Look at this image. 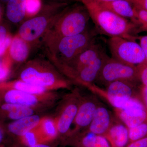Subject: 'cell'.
<instances>
[{"mask_svg": "<svg viewBox=\"0 0 147 147\" xmlns=\"http://www.w3.org/2000/svg\"><path fill=\"white\" fill-rule=\"evenodd\" d=\"M11 147H57L55 146H52L50 144H46V143H42V144H38L35 145L30 147H26L22 146L15 142L11 146Z\"/></svg>", "mask_w": 147, "mask_h": 147, "instance_id": "37", "label": "cell"}, {"mask_svg": "<svg viewBox=\"0 0 147 147\" xmlns=\"http://www.w3.org/2000/svg\"><path fill=\"white\" fill-rule=\"evenodd\" d=\"M58 98V95L52 91L32 94L15 90H0V103L23 105L38 110L49 108Z\"/></svg>", "mask_w": 147, "mask_h": 147, "instance_id": "6", "label": "cell"}, {"mask_svg": "<svg viewBox=\"0 0 147 147\" xmlns=\"http://www.w3.org/2000/svg\"><path fill=\"white\" fill-rule=\"evenodd\" d=\"M102 40L96 38L86 49L68 63L57 66L58 68L65 76L72 80L75 72L89 64L105 51Z\"/></svg>", "mask_w": 147, "mask_h": 147, "instance_id": "10", "label": "cell"}, {"mask_svg": "<svg viewBox=\"0 0 147 147\" xmlns=\"http://www.w3.org/2000/svg\"><path fill=\"white\" fill-rule=\"evenodd\" d=\"M12 62L7 53L0 57V83L5 82L11 72Z\"/></svg>", "mask_w": 147, "mask_h": 147, "instance_id": "27", "label": "cell"}, {"mask_svg": "<svg viewBox=\"0 0 147 147\" xmlns=\"http://www.w3.org/2000/svg\"><path fill=\"white\" fill-rule=\"evenodd\" d=\"M115 110L118 117L128 128L137 126L147 121V110L144 106Z\"/></svg>", "mask_w": 147, "mask_h": 147, "instance_id": "18", "label": "cell"}, {"mask_svg": "<svg viewBox=\"0 0 147 147\" xmlns=\"http://www.w3.org/2000/svg\"><path fill=\"white\" fill-rule=\"evenodd\" d=\"M7 135L5 125L0 121V145H5Z\"/></svg>", "mask_w": 147, "mask_h": 147, "instance_id": "34", "label": "cell"}, {"mask_svg": "<svg viewBox=\"0 0 147 147\" xmlns=\"http://www.w3.org/2000/svg\"><path fill=\"white\" fill-rule=\"evenodd\" d=\"M38 125L23 136L16 138V143L26 147H30L45 143Z\"/></svg>", "mask_w": 147, "mask_h": 147, "instance_id": "25", "label": "cell"}, {"mask_svg": "<svg viewBox=\"0 0 147 147\" xmlns=\"http://www.w3.org/2000/svg\"><path fill=\"white\" fill-rule=\"evenodd\" d=\"M89 13L98 33L110 37L119 36L135 40L138 26L94 3H83Z\"/></svg>", "mask_w": 147, "mask_h": 147, "instance_id": "1", "label": "cell"}, {"mask_svg": "<svg viewBox=\"0 0 147 147\" xmlns=\"http://www.w3.org/2000/svg\"><path fill=\"white\" fill-rule=\"evenodd\" d=\"M68 5L67 3L53 2L43 6L37 14L22 24L18 35L28 44L35 42L42 36H45L61 11Z\"/></svg>", "mask_w": 147, "mask_h": 147, "instance_id": "5", "label": "cell"}, {"mask_svg": "<svg viewBox=\"0 0 147 147\" xmlns=\"http://www.w3.org/2000/svg\"><path fill=\"white\" fill-rule=\"evenodd\" d=\"M134 8L138 26L136 34L143 32H147V11L137 8L134 7Z\"/></svg>", "mask_w": 147, "mask_h": 147, "instance_id": "28", "label": "cell"}, {"mask_svg": "<svg viewBox=\"0 0 147 147\" xmlns=\"http://www.w3.org/2000/svg\"><path fill=\"white\" fill-rule=\"evenodd\" d=\"M134 7L147 11V0H133Z\"/></svg>", "mask_w": 147, "mask_h": 147, "instance_id": "36", "label": "cell"}, {"mask_svg": "<svg viewBox=\"0 0 147 147\" xmlns=\"http://www.w3.org/2000/svg\"><path fill=\"white\" fill-rule=\"evenodd\" d=\"M108 43L112 57L117 60L136 66L146 61L142 47L135 40L113 37Z\"/></svg>", "mask_w": 147, "mask_h": 147, "instance_id": "7", "label": "cell"}, {"mask_svg": "<svg viewBox=\"0 0 147 147\" xmlns=\"http://www.w3.org/2000/svg\"><path fill=\"white\" fill-rule=\"evenodd\" d=\"M108 57L106 51L103 52L89 64L76 71L72 80L84 86L88 84H93Z\"/></svg>", "mask_w": 147, "mask_h": 147, "instance_id": "14", "label": "cell"}, {"mask_svg": "<svg viewBox=\"0 0 147 147\" xmlns=\"http://www.w3.org/2000/svg\"><path fill=\"white\" fill-rule=\"evenodd\" d=\"M54 1L55 2L67 3L69 4L71 2L82 3L81 0H54Z\"/></svg>", "mask_w": 147, "mask_h": 147, "instance_id": "39", "label": "cell"}, {"mask_svg": "<svg viewBox=\"0 0 147 147\" xmlns=\"http://www.w3.org/2000/svg\"><path fill=\"white\" fill-rule=\"evenodd\" d=\"M37 109L32 107L9 103H0V121H11L35 115ZM10 121V122H11Z\"/></svg>", "mask_w": 147, "mask_h": 147, "instance_id": "17", "label": "cell"}, {"mask_svg": "<svg viewBox=\"0 0 147 147\" xmlns=\"http://www.w3.org/2000/svg\"><path fill=\"white\" fill-rule=\"evenodd\" d=\"M15 90L32 94H41L49 91L42 87L35 86L20 79L0 83V90Z\"/></svg>", "mask_w": 147, "mask_h": 147, "instance_id": "22", "label": "cell"}, {"mask_svg": "<svg viewBox=\"0 0 147 147\" xmlns=\"http://www.w3.org/2000/svg\"><path fill=\"white\" fill-rule=\"evenodd\" d=\"M43 117L35 114L11 121L5 125L7 134L16 139L21 137L37 126Z\"/></svg>", "mask_w": 147, "mask_h": 147, "instance_id": "16", "label": "cell"}, {"mask_svg": "<svg viewBox=\"0 0 147 147\" xmlns=\"http://www.w3.org/2000/svg\"><path fill=\"white\" fill-rule=\"evenodd\" d=\"M128 130L129 143L147 137V121Z\"/></svg>", "mask_w": 147, "mask_h": 147, "instance_id": "26", "label": "cell"}, {"mask_svg": "<svg viewBox=\"0 0 147 147\" xmlns=\"http://www.w3.org/2000/svg\"><path fill=\"white\" fill-rule=\"evenodd\" d=\"M139 81L142 85L147 87V61L137 66Z\"/></svg>", "mask_w": 147, "mask_h": 147, "instance_id": "30", "label": "cell"}, {"mask_svg": "<svg viewBox=\"0 0 147 147\" xmlns=\"http://www.w3.org/2000/svg\"><path fill=\"white\" fill-rule=\"evenodd\" d=\"M96 4L119 16L130 20L137 25L134 5L130 2L127 0H116Z\"/></svg>", "mask_w": 147, "mask_h": 147, "instance_id": "19", "label": "cell"}, {"mask_svg": "<svg viewBox=\"0 0 147 147\" xmlns=\"http://www.w3.org/2000/svg\"><path fill=\"white\" fill-rule=\"evenodd\" d=\"M28 43L18 35L13 37L7 51V55L13 62L21 63L26 60L28 56Z\"/></svg>", "mask_w": 147, "mask_h": 147, "instance_id": "21", "label": "cell"}, {"mask_svg": "<svg viewBox=\"0 0 147 147\" xmlns=\"http://www.w3.org/2000/svg\"><path fill=\"white\" fill-rule=\"evenodd\" d=\"M139 98L147 110V87L142 85L139 88Z\"/></svg>", "mask_w": 147, "mask_h": 147, "instance_id": "31", "label": "cell"}, {"mask_svg": "<svg viewBox=\"0 0 147 147\" xmlns=\"http://www.w3.org/2000/svg\"><path fill=\"white\" fill-rule=\"evenodd\" d=\"M26 0H9L6 13L10 22L15 24L19 23L26 16Z\"/></svg>", "mask_w": 147, "mask_h": 147, "instance_id": "23", "label": "cell"}, {"mask_svg": "<svg viewBox=\"0 0 147 147\" xmlns=\"http://www.w3.org/2000/svg\"><path fill=\"white\" fill-rule=\"evenodd\" d=\"M38 126L44 143L50 144L54 141H58L59 135L54 118L43 117Z\"/></svg>", "mask_w": 147, "mask_h": 147, "instance_id": "24", "label": "cell"}, {"mask_svg": "<svg viewBox=\"0 0 147 147\" xmlns=\"http://www.w3.org/2000/svg\"><path fill=\"white\" fill-rule=\"evenodd\" d=\"M116 1V0H81L82 3H99L107 2L112 1ZM133 4V0H127Z\"/></svg>", "mask_w": 147, "mask_h": 147, "instance_id": "38", "label": "cell"}, {"mask_svg": "<svg viewBox=\"0 0 147 147\" xmlns=\"http://www.w3.org/2000/svg\"><path fill=\"white\" fill-rule=\"evenodd\" d=\"M99 105L97 100L94 96L82 97L74 121V127L68 136L86 130L90 124Z\"/></svg>", "mask_w": 147, "mask_h": 147, "instance_id": "12", "label": "cell"}, {"mask_svg": "<svg viewBox=\"0 0 147 147\" xmlns=\"http://www.w3.org/2000/svg\"><path fill=\"white\" fill-rule=\"evenodd\" d=\"M104 136L111 147H126L129 143L128 128L124 124L114 122Z\"/></svg>", "mask_w": 147, "mask_h": 147, "instance_id": "20", "label": "cell"}, {"mask_svg": "<svg viewBox=\"0 0 147 147\" xmlns=\"http://www.w3.org/2000/svg\"><path fill=\"white\" fill-rule=\"evenodd\" d=\"M82 97L76 90L67 95L64 98L57 114L54 118L57 128L59 142L69 135Z\"/></svg>", "mask_w": 147, "mask_h": 147, "instance_id": "9", "label": "cell"}, {"mask_svg": "<svg viewBox=\"0 0 147 147\" xmlns=\"http://www.w3.org/2000/svg\"><path fill=\"white\" fill-rule=\"evenodd\" d=\"M136 85L127 81H117L106 85L105 90L101 89L94 84H87L86 87L104 98L109 102L115 99L139 97L136 94Z\"/></svg>", "mask_w": 147, "mask_h": 147, "instance_id": "11", "label": "cell"}, {"mask_svg": "<svg viewBox=\"0 0 147 147\" xmlns=\"http://www.w3.org/2000/svg\"><path fill=\"white\" fill-rule=\"evenodd\" d=\"M41 6L40 0H26V13L28 16H35L39 12Z\"/></svg>", "mask_w": 147, "mask_h": 147, "instance_id": "29", "label": "cell"}, {"mask_svg": "<svg viewBox=\"0 0 147 147\" xmlns=\"http://www.w3.org/2000/svg\"><path fill=\"white\" fill-rule=\"evenodd\" d=\"M114 122L110 111L99 105L89 126L83 131L104 136Z\"/></svg>", "mask_w": 147, "mask_h": 147, "instance_id": "15", "label": "cell"}, {"mask_svg": "<svg viewBox=\"0 0 147 147\" xmlns=\"http://www.w3.org/2000/svg\"><path fill=\"white\" fill-rule=\"evenodd\" d=\"M117 81H127L135 84L140 82L137 67L123 63L109 57L96 82L106 86Z\"/></svg>", "mask_w": 147, "mask_h": 147, "instance_id": "8", "label": "cell"}, {"mask_svg": "<svg viewBox=\"0 0 147 147\" xmlns=\"http://www.w3.org/2000/svg\"><path fill=\"white\" fill-rule=\"evenodd\" d=\"M63 146L111 147L104 136L82 131L69 135L59 142Z\"/></svg>", "mask_w": 147, "mask_h": 147, "instance_id": "13", "label": "cell"}, {"mask_svg": "<svg viewBox=\"0 0 147 147\" xmlns=\"http://www.w3.org/2000/svg\"><path fill=\"white\" fill-rule=\"evenodd\" d=\"M9 35L5 27L0 26V47L4 44Z\"/></svg>", "mask_w": 147, "mask_h": 147, "instance_id": "35", "label": "cell"}, {"mask_svg": "<svg viewBox=\"0 0 147 147\" xmlns=\"http://www.w3.org/2000/svg\"><path fill=\"white\" fill-rule=\"evenodd\" d=\"M35 86L42 87L49 91L69 89L70 83L50 64L40 60L30 61L19 72L18 79Z\"/></svg>", "mask_w": 147, "mask_h": 147, "instance_id": "3", "label": "cell"}, {"mask_svg": "<svg viewBox=\"0 0 147 147\" xmlns=\"http://www.w3.org/2000/svg\"><path fill=\"white\" fill-rule=\"evenodd\" d=\"M126 147H147V137L129 143Z\"/></svg>", "mask_w": 147, "mask_h": 147, "instance_id": "33", "label": "cell"}, {"mask_svg": "<svg viewBox=\"0 0 147 147\" xmlns=\"http://www.w3.org/2000/svg\"><path fill=\"white\" fill-rule=\"evenodd\" d=\"M136 39L139 40V45L144 51L147 61V35L136 36Z\"/></svg>", "mask_w": 147, "mask_h": 147, "instance_id": "32", "label": "cell"}, {"mask_svg": "<svg viewBox=\"0 0 147 147\" xmlns=\"http://www.w3.org/2000/svg\"><path fill=\"white\" fill-rule=\"evenodd\" d=\"M0 16H1V14H0Z\"/></svg>", "mask_w": 147, "mask_h": 147, "instance_id": "41", "label": "cell"}, {"mask_svg": "<svg viewBox=\"0 0 147 147\" xmlns=\"http://www.w3.org/2000/svg\"><path fill=\"white\" fill-rule=\"evenodd\" d=\"M98 34L95 28H88L79 34L46 43L52 60L57 66L68 63L86 49Z\"/></svg>", "mask_w": 147, "mask_h": 147, "instance_id": "4", "label": "cell"}, {"mask_svg": "<svg viewBox=\"0 0 147 147\" xmlns=\"http://www.w3.org/2000/svg\"><path fill=\"white\" fill-rule=\"evenodd\" d=\"M90 18L86 7L82 3L67 6L44 36L46 43L64 37L79 34L88 28Z\"/></svg>", "mask_w": 147, "mask_h": 147, "instance_id": "2", "label": "cell"}, {"mask_svg": "<svg viewBox=\"0 0 147 147\" xmlns=\"http://www.w3.org/2000/svg\"><path fill=\"white\" fill-rule=\"evenodd\" d=\"M0 147H5V145H0Z\"/></svg>", "mask_w": 147, "mask_h": 147, "instance_id": "40", "label": "cell"}]
</instances>
